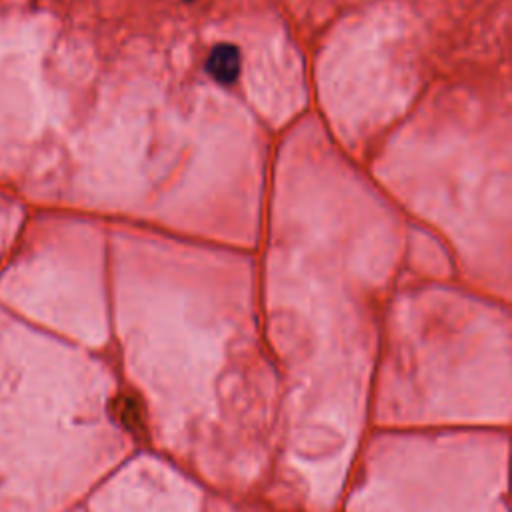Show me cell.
Listing matches in <instances>:
<instances>
[{"instance_id":"obj_1","label":"cell","mask_w":512,"mask_h":512,"mask_svg":"<svg viewBox=\"0 0 512 512\" xmlns=\"http://www.w3.org/2000/svg\"><path fill=\"white\" fill-rule=\"evenodd\" d=\"M114 368L0 322V512H72L146 442Z\"/></svg>"},{"instance_id":"obj_2","label":"cell","mask_w":512,"mask_h":512,"mask_svg":"<svg viewBox=\"0 0 512 512\" xmlns=\"http://www.w3.org/2000/svg\"><path fill=\"white\" fill-rule=\"evenodd\" d=\"M370 426L512 432V312L416 292L382 316Z\"/></svg>"},{"instance_id":"obj_3","label":"cell","mask_w":512,"mask_h":512,"mask_svg":"<svg viewBox=\"0 0 512 512\" xmlns=\"http://www.w3.org/2000/svg\"><path fill=\"white\" fill-rule=\"evenodd\" d=\"M336 512H512V432L370 426Z\"/></svg>"},{"instance_id":"obj_4","label":"cell","mask_w":512,"mask_h":512,"mask_svg":"<svg viewBox=\"0 0 512 512\" xmlns=\"http://www.w3.org/2000/svg\"><path fill=\"white\" fill-rule=\"evenodd\" d=\"M138 466H120L92 494L94 512H216V502L226 498H206L202 480L168 460H136Z\"/></svg>"}]
</instances>
